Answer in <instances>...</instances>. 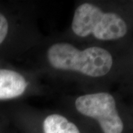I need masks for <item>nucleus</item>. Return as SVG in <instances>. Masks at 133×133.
Returning <instances> with one entry per match:
<instances>
[{"mask_svg": "<svg viewBox=\"0 0 133 133\" xmlns=\"http://www.w3.org/2000/svg\"><path fill=\"white\" fill-rule=\"evenodd\" d=\"M48 58L56 69L79 72L91 77L105 76L112 66V57L104 48L92 47L80 50L68 43L52 44L48 50Z\"/></svg>", "mask_w": 133, "mask_h": 133, "instance_id": "1", "label": "nucleus"}, {"mask_svg": "<svg viewBox=\"0 0 133 133\" xmlns=\"http://www.w3.org/2000/svg\"><path fill=\"white\" fill-rule=\"evenodd\" d=\"M74 33L86 37L92 34L99 40H115L124 37L127 26L119 15L104 13L92 4L84 3L77 8L72 22Z\"/></svg>", "mask_w": 133, "mask_h": 133, "instance_id": "2", "label": "nucleus"}, {"mask_svg": "<svg viewBox=\"0 0 133 133\" xmlns=\"http://www.w3.org/2000/svg\"><path fill=\"white\" fill-rule=\"evenodd\" d=\"M76 107L81 114L95 119L104 133H121L124 124L116 109L115 101L107 92L79 96Z\"/></svg>", "mask_w": 133, "mask_h": 133, "instance_id": "3", "label": "nucleus"}, {"mask_svg": "<svg viewBox=\"0 0 133 133\" xmlns=\"http://www.w3.org/2000/svg\"><path fill=\"white\" fill-rule=\"evenodd\" d=\"M27 81L20 73L0 69V100L12 99L22 95L27 88Z\"/></svg>", "mask_w": 133, "mask_h": 133, "instance_id": "4", "label": "nucleus"}, {"mask_svg": "<svg viewBox=\"0 0 133 133\" xmlns=\"http://www.w3.org/2000/svg\"><path fill=\"white\" fill-rule=\"evenodd\" d=\"M44 133H80L73 123L61 115H48L43 122Z\"/></svg>", "mask_w": 133, "mask_h": 133, "instance_id": "5", "label": "nucleus"}, {"mask_svg": "<svg viewBox=\"0 0 133 133\" xmlns=\"http://www.w3.org/2000/svg\"><path fill=\"white\" fill-rule=\"evenodd\" d=\"M8 32V22L5 16L0 14V44L4 42Z\"/></svg>", "mask_w": 133, "mask_h": 133, "instance_id": "6", "label": "nucleus"}]
</instances>
